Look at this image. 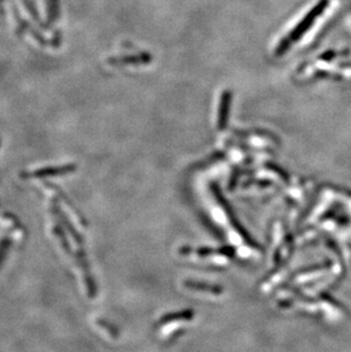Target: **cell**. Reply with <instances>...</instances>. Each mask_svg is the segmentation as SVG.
I'll return each instance as SVG.
<instances>
[{
  "label": "cell",
  "mask_w": 351,
  "mask_h": 352,
  "mask_svg": "<svg viewBox=\"0 0 351 352\" xmlns=\"http://www.w3.org/2000/svg\"><path fill=\"white\" fill-rule=\"evenodd\" d=\"M2 3H3V0H0V15L3 14V7H2Z\"/></svg>",
  "instance_id": "cell-1"
}]
</instances>
